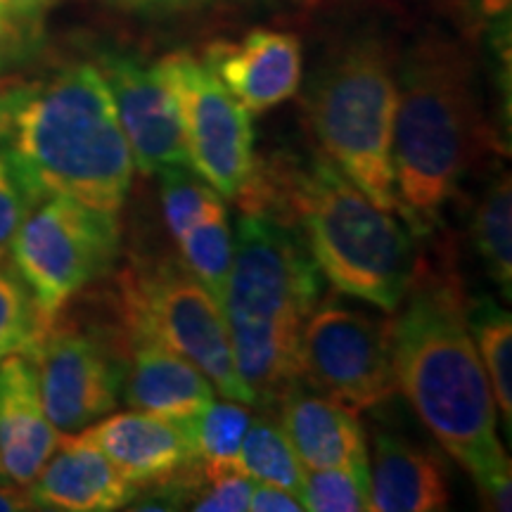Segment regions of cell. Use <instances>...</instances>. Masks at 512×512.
<instances>
[{
  "mask_svg": "<svg viewBox=\"0 0 512 512\" xmlns=\"http://www.w3.org/2000/svg\"><path fill=\"white\" fill-rule=\"evenodd\" d=\"M463 280L451 259H415L392 320L399 389L441 446L475 479L486 508L510 510V460L496 401L467 325Z\"/></svg>",
  "mask_w": 512,
  "mask_h": 512,
  "instance_id": "cell-1",
  "label": "cell"
},
{
  "mask_svg": "<svg viewBox=\"0 0 512 512\" xmlns=\"http://www.w3.org/2000/svg\"><path fill=\"white\" fill-rule=\"evenodd\" d=\"M235 200L242 214L283 223L339 292L394 313L415 256L411 230L373 202L323 152H278L254 162Z\"/></svg>",
  "mask_w": 512,
  "mask_h": 512,
  "instance_id": "cell-2",
  "label": "cell"
},
{
  "mask_svg": "<svg viewBox=\"0 0 512 512\" xmlns=\"http://www.w3.org/2000/svg\"><path fill=\"white\" fill-rule=\"evenodd\" d=\"M392 164L399 214L427 238L489 145L475 67L460 43L420 38L396 69Z\"/></svg>",
  "mask_w": 512,
  "mask_h": 512,
  "instance_id": "cell-3",
  "label": "cell"
},
{
  "mask_svg": "<svg viewBox=\"0 0 512 512\" xmlns=\"http://www.w3.org/2000/svg\"><path fill=\"white\" fill-rule=\"evenodd\" d=\"M3 150L36 204L67 195L119 211L136 169L110 86L91 62L29 83Z\"/></svg>",
  "mask_w": 512,
  "mask_h": 512,
  "instance_id": "cell-4",
  "label": "cell"
},
{
  "mask_svg": "<svg viewBox=\"0 0 512 512\" xmlns=\"http://www.w3.org/2000/svg\"><path fill=\"white\" fill-rule=\"evenodd\" d=\"M320 297V271L302 238L261 214H242L223 313L235 366L254 406H273L302 382V330Z\"/></svg>",
  "mask_w": 512,
  "mask_h": 512,
  "instance_id": "cell-5",
  "label": "cell"
},
{
  "mask_svg": "<svg viewBox=\"0 0 512 512\" xmlns=\"http://www.w3.org/2000/svg\"><path fill=\"white\" fill-rule=\"evenodd\" d=\"M396 64L377 38H358L337 50L309 83L304 98L318 150L375 207L399 211L392 164Z\"/></svg>",
  "mask_w": 512,
  "mask_h": 512,
  "instance_id": "cell-6",
  "label": "cell"
},
{
  "mask_svg": "<svg viewBox=\"0 0 512 512\" xmlns=\"http://www.w3.org/2000/svg\"><path fill=\"white\" fill-rule=\"evenodd\" d=\"M119 328L143 330L188 358L226 399L254 406L235 366L226 313L183 259L126 268L117 290Z\"/></svg>",
  "mask_w": 512,
  "mask_h": 512,
  "instance_id": "cell-7",
  "label": "cell"
},
{
  "mask_svg": "<svg viewBox=\"0 0 512 512\" xmlns=\"http://www.w3.org/2000/svg\"><path fill=\"white\" fill-rule=\"evenodd\" d=\"M121 252L117 211L48 195L29 211L12 240V264L34 297L46 330L76 294L110 273Z\"/></svg>",
  "mask_w": 512,
  "mask_h": 512,
  "instance_id": "cell-8",
  "label": "cell"
},
{
  "mask_svg": "<svg viewBox=\"0 0 512 512\" xmlns=\"http://www.w3.org/2000/svg\"><path fill=\"white\" fill-rule=\"evenodd\" d=\"M302 380L328 399L361 413L399 392L392 356V320L325 299L302 330Z\"/></svg>",
  "mask_w": 512,
  "mask_h": 512,
  "instance_id": "cell-9",
  "label": "cell"
},
{
  "mask_svg": "<svg viewBox=\"0 0 512 512\" xmlns=\"http://www.w3.org/2000/svg\"><path fill=\"white\" fill-rule=\"evenodd\" d=\"M181 117L190 169L221 197L235 200L254 169V128L247 112L195 55L178 50L157 62Z\"/></svg>",
  "mask_w": 512,
  "mask_h": 512,
  "instance_id": "cell-10",
  "label": "cell"
},
{
  "mask_svg": "<svg viewBox=\"0 0 512 512\" xmlns=\"http://www.w3.org/2000/svg\"><path fill=\"white\" fill-rule=\"evenodd\" d=\"M43 408L57 432L76 434L117 408L124 387V339L86 330L60 318L46 330L36 354Z\"/></svg>",
  "mask_w": 512,
  "mask_h": 512,
  "instance_id": "cell-11",
  "label": "cell"
},
{
  "mask_svg": "<svg viewBox=\"0 0 512 512\" xmlns=\"http://www.w3.org/2000/svg\"><path fill=\"white\" fill-rule=\"evenodd\" d=\"M98 67L110 86L133 166L140 174L190 166L181 117L157 64L124 53H102Z\"/></svg>",
  "mask_w": 512,
  "mask_h": 512,
  "instance_id": "cell-12",
  "label": "cell"
},
{
  "mask_svg": "<svg viewBox=\"0 0 512 512\" xmlns=\"http://www.w3.org/2000/svg\"><path fill=\"white\" fill-rule=\"evenodd\" d=\"M204 64L247 112L261 114L299 91L302 43L287 31L254 29L238 43H211Z\"/></svg>",
  "mask_w": 512,
  "mask_h": 512,
  "instance_id": "cell-13",
  "label": "cell"
},
{
  "mask_svg": "<svg viewBox=\"0 0 512 512\" xmlns=\"http://www.w3.org/2000/svg\"><path fill=\"white\" fill-rule=\"evenodd\" d=\"M124 339L126 403L136 411L188 422L214 401V384L195 363L143 330L119 328Z\"/></svg>",
  "mask_w": 512,
  "mask_h": 512,
  "instance_id": "cell-14",
  "label": "cell"
},
{
  "mask_svg": "<svg viewBox=\"0 0 512 512\" xmlns=\"http://www.w3.org/2000/svg\"><path fill=\"white\" fill-rule=\"evenodd\" d=\"M76 434L105 453L138 489L162 484L195 463L188 425L155 413H117Z\"/></svg>",
  "mask_w": 512,
  "mask_h": 512,
  "instance_id": "cell-15",
  "label": "cell"
},
{
  "mask_svg": "<svg viewBox=\"0 0 512 512\" xmlns=\"http://www.w3.org/2000/svg\"><path fill=\"white\" fill-rule=\"evenodd\" d=\"M43 408L34 356L0 361V465L15 486H29L60 444Z\"/></svg>",
  "mask_w": 512,
  "mask_h": 512,
  "instance_id": "cell-16",
  "label": "cell"
},
{
  "mask_svg": "<svg viewBox=\"0 0 512 512\" xmlns=\"http://www.w3.org/2000/svg\"><path fill=\"white\" fill-rule=\"evenodd\" d=\"M34 508L62 512H112L128 508L140 489L79 434L62 437L55 453L29 484Z\"/></svg>",
  "mask_w": 512,
  "mask_h": 512,
  "instance_id": "cell-17",
  "label": "cell"
},
{
  "mask_svg": "<svg viewBox=\"0 0 512 512\" xmlns=\"http://www.w3.org/2000/svg\"><path fill=\"white\" fill-rule=\"evenodd\" d=\"M280 415L299 460L309 470H347L368 479V437L358 413L328 396L292 389L280 401Z\"/></svg>",
  "mask_w": 512,
  "mask_h": 512,
  "instance_id": "cell-18",
  "label": "cell"
},
{
  "mask_svg": "<svg viewBox=\"0 0 512 512\" xmlns=\"http://www.w3.org/2000/svg\"><path fill=\"white\" fill-rule=\"evenodd\" d=\"M368 475L370 510L437 512L448 508V484L439 460L399 434H375Z\"/></svg>",
  "mask_w": 512,
  "mask_h": 512,
  "instance_id": "cell-19",
  "label": "cell"
},
{
  "mask_svg": "<svg viewBox=\"0 0 512 512\" xmlns=\"http://www.w3.org/2000/svg\"><path fill=\"white\" fill-rule=\"evenodd\" d=\"M183 264L207 287L211 297L223 309L228 292L230 268H233V230L228 223V211L221 197H216L202 216L176 240Z\"/></svg>",
  "mask_w": 512,
  "mask_h": 512,
  "instance_id": "cell-20",
  "label": "cell"
},
{
  "mask_svg": "<svg viewBox=\"0 0 512 512\" xmlns=\"http://www.w3.org/2000/svg\"><path fill=\"white\" fill-rule=\"evenodd\" d=\"M467 325L475 339L477 354L494 394L496 408L503 413L505 430L512 425V320L494 299L482 297L467 309Z\"/></svg>",
  "mask_w": 512,
  "mask_h": 512,
  "instance_id": "cell-21",
  "label": "cell"
},
{
  "mask_svg": "<svg viewBox=\"0 0 512 512\" xmlns=\"http://www.w3.org/2000/svg\"><path fill=\"white\" fill-rule=\"evenodd\" d=\"M252 422L249 408L240 401H211L204 411L185 422L188 425L192 458L204 475L223 470H240V446Z\"/></svg>",
  "mask_w": 512,
  "mask_h": 512,
  "instance_id": "cell-22",
  "label": "cell"
},
{
  "mask_svg": "<svg viewBox=\"0 0 512 512\" xmlns=\"http://www.w3.org/2000/svg\"><path fill=\"white\" fill-rule=\"evenodd\" d=\"M475 247L505 299L512 297V192L510 174L503 171L489 185L475 214Z\"/></svg>",
  "mask_w": 512,
  "mask_h": 512,
  "instance_id": "cell-23",
  "label": "cell"
},
{
  "mask_svg": "<svg viewBox=\"0 0 512 512\" xmlns=\"http://www.w3.org/2000/svg\"><path fill=\"white\" fill-rule=\"evenodd\" d=\"M240 470L254 482L283 486L297 496L306 475L285 427L273 418L249 422L240 446Z\"/></svg>",
  "mask_w": 512,
  "mask_h": 512,
  "instance_id": "cell-24",
  "label": "cell"
},
{
  "mask_svg": "<svg viewBox=\"0 0 512 512\" xmlns=\"http://www.w3.org/2000/svg\"><path fill=\"white\" fill-rule=\"evenodd\" d=\"M46 335L29 287L15 268L0 264V361L12 354L34 356Z\"/></svg>",
  "mask_w": 512,
  "mask_h": 512,
  "instance_id": "cell-25",
  "label": "cell"
},
{
  "mask_svg": "<svg viewBox=\"0 0 512 512\" xmlns=\"http://www.w3.org/2000/svg\"><path fill=\"white\" fill-rule=\"evenodd\" d=\"M159 195H162L166 228L174 240L200 219L202 211L216 197H221L211 185L202 183L190 166H166L159 171Z\"/></svg>",
  "mask_w": 512,
  "mask_h": 512,
  "instance_id": "cell-26",
  "label": "cell"
},
{
  "mask_svg": "<svg viewBox=\"0 0 512 512\" xmlns=\"http://www.w3.org/2000/svg\"><path fill=\"white\" fill-rule=\"evenodd\" d=\"M299 501L311 512H363L370 510V484L347 470H311L304 475Z\"/></svg>",
  "mask_w": 512,
  "mask_h": 512,
  "instance_id": "cell-27",
  "label": "cell"
},
{
  "mask_svg": "<svg viewBox=\"0 0 512 512\" xmlns=\"http://www.w3.org/2000/svg\"><path fill=\"white\" fill-rule=\"evenodd\" d=\"M254 479L242 470H223L204 475L192 496V510L202 512H247Z\"/></svg>",
  "mask_w": 512,
  "mask_h": 512,
  "instance_id": "cell-28",
  "label": "cell"
},
{
  "mask_svg": "<svg viewBox=\"0 0 512 512\" xmlns=\"http://www.w3.org/2000/svg\"><path fill=\"white\" fill-rule=\"evenodd\" d=\"M34 207L36 202L31 200L27 188L17 178L3 145H0V261L10 252L19 226Z\"/></svg>",
  "mask_w": 512,
  "mask_h": 512,
  "instance_id": "cell-29",
  "label": "cell"
},
{
  "mask_svg": "<svg viewBox=\"0 0 512 512\" xmlns=\"http://www.w3.org/2000/svg\"><path fill=\"white\" fill-rule=\"evenodd\" d=\"M43 27L15 22L0 15V79H8L41 55Z\"/></svg>",
  "mask_w": 512,
  "mask_h": 512,
  "instance_id": "cell-30",
  "label": "cell"
},
{
  "mask_svg": "<svg viewBox=\"0 0 512 512\" xmlns=\"http://www.w3.org/2000/svg\"><path fill=\"white\" fill-rule=\"evenodd\" d=\"M249 510L254 512H302L304 505L297 494L268 482H254L249 496Z\"/></svg>",
  "mask_w": 512,
  "mask_h": 512,
  "instance_id": "cell-31",
  "label": "cell"
},
{
  "mask_svg": "<svg viewBox=\"0 0 512 512\" xmlns=\"http://www.w3.org/2000/svg\"><path fill=\"white\" fill-rule=\"evenodd\" d=\"M60 0H0V15L15 22L43 27V19Z\"/></svg>",
  "mask_w": 512,
  "mask_h": 512,
  "instance_id": "cell-32",
  "label": "cell"
},
{
  "mask_svg": "<svg viewBox=\"0 0 512 512\" xmlns=\"http://www.w3.org/2000/svg\"><path fill=\"white\" fill-rule=\"evenodd\" d=\"M29 83H10V86H0V145L8 138L12 119L22 105L24 95H27Z\"/></svg>",
  "mask_w": 512,
  "mask_h": 512,
  "instance_id": "cell-33",
  "label": "cell"
},
{
  "mask_svg": "<svg viewBox=\"0 0 512 512\" xmlns=\"http://www.w3.org/2000/svg\"><path fill=\"white\" fill-rule=\"evenodd\" d=\"M112 3L121 10L131 12H171L190 8V5H200L202 0H112Z\"/></svg>",
  "mask_w": 512,
  "mask_h": 512,
  "instance_id": "cell-34",
  "label": "cell"
},
{
  "mask_svg": "<svg viewBox=\"0 0 512 512\" xmlns=\"http://www.w3.org/2000/svg\"><path fill=\"white\" fill-rule=\"evenodd\" d=\"M31 508H34V503H31L29 494H22L12 486H0V512H19Z\"/></svg>",
  "mask_w": 512,
  "mask_h": 512,
  "instance_id": "cell-35",
  "label": "cell"
},
{
  "mask_svg": "<svg viewBox=\"0 0 512 512\" xmlns=\"http://www.w3.org/2000/svg\"><path fill=\"white\" fill-rule=\"evenodd\" d=\"M0 486H12V482H10V477H8V475H5L3 465H0Z\"/></svg>",
  "mask_w": 512,
  "mask_h": 512,
  "instance_id": "cell-36",
  "label": "cell"
}]
</instances>
